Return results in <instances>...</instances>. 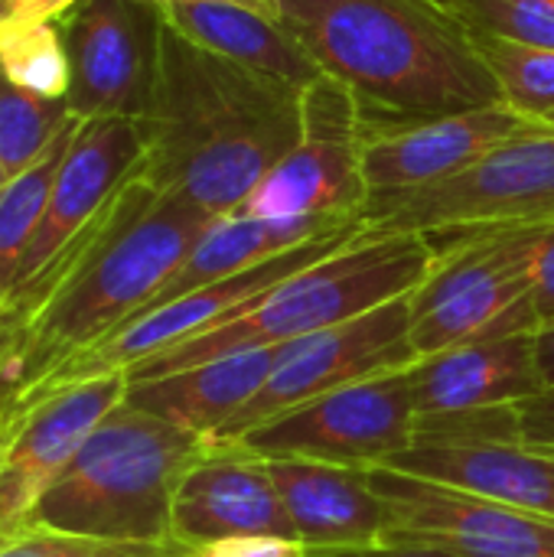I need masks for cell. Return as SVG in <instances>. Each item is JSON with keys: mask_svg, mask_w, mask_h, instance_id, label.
<instances>
[{"mask_svg": "<svg viewBox=\"0 0 554 557\" xmlns=\"http://www.w3.org/2000/svg\"><path fill=\"white\" fill-rule=\"evenodd\" d=\"M408 330H411V294L389 300L356 320L287 343L264 388L206 444L229 447L248 431L320 395H330L336 388H346L372 375L411 369L418 362V352L411 349Z\"/></svg>", "mask_w": 554, "mask_h": 557, "instance_id": "10", "label": "cell"}, {"mask_svg": "<svg viewBox=\"0 0 554 557\" xmlns=\"http://www.w3.org/2000/svg\"><path fill=\"white\" fill-rule=\"evenodd\" d=\"M366 202L359 101L343 82L320 75L300 95L297 144L235 215L359 222Z\"/></svg>", "mask_w": 554, "mask_h": 557, "instance_id": "7", "label": "cell"}, {"mask_svg": "<svg viewBox=\"0 0 554 557\" xmlns=\"http://www.w3.org/2000/svg\"><path fill=\"white\" fill-rule=\"evenodd\" d=\"M147 153L144 127L134 117L82 121L46 202L39 232L20 264L16 287L49 268V261L104 209V202L140 170ZM13 287V290H16Z\"/></svg>", "mask_w": 554, "mask_h": 557, "instance_id": "15", "label": "cell"}, {"mask_svg": "<svg viewBox=\"0 0 554 557\" xmlns=\"http://www.w3.org/2000/svg\"><path fill=\"white\" fill-rule=\"evenodd\" d=\"M160 7L167 23L186 39L245 69L281 78L294 88H307L323 75L300 39L274 13L219 0H176Z\"/></svg>", "mask_w": 554, "mask_h": 557, "instance_id": "20", "label": "cell"}, {"mask_svg": "<svg viewBox=\"0 0 554 557\" xmlns=\"http://www.w3.org/2000/svg\"><path fill=\"white\" fill-rule=\"evenodd\" d=\"M529 277H532V304H535L539 326L554 323V225L539 228L535 235Z\"/></svg>", "mask_w": 554, "mask_h": 557, "instance_id": "29", "label": "cell"}, {"mask_svg": "<svg viewBox=\"0 0 554 557\" xmlns=\"http://www.w3.org/2000/svg\"><path fill=\"white\" fill-rule=\"evenodd\" d=\"M415 424L411 375L398 369L297 405L238 437L235 447L261 460H313L369 470L408 450Z\"/></svg>", "mask_w": 554, "mask_h": 557, "instance_id": "8", "label": "cell"}, {"mask_svg": "<svg viewBox=\"0 0 554 557\" xmlns=\"http://www.w3.org/2000/svg\"><path fill=\"white\" fill-rule=\"evenodd\" d=\"M473 42L496 78L500 101L506 108L535 124L554 111V49L522 46L487 33H473Z\"/></svg>", "mask_w": 554, "mask_h": 557, "instance_id": "23", "label": "cell"}, {"mask_svg": "<svg viewBox=\"0 0 554 557\" xmlns=\"http://www.w3.org/2000/svg\"><path fill=\"white\" fill-rule=\"evenodd\" d=\"M75 114L62 98H42L7 78L0 69V163L7 176L23 173Z\"/></svg>", "mask_w": 554, "mask_h": 557, "instance_id": "24", "label": "cell"}, {"mask_svg": "<svg viewBox=\"0 0 554 557\" xmlns=\"http://www.w3.org/2000/svg\"><path fill=\"white\" fill-rule=\"evenodd\" d=\"M464 23L473 33L554 49V0H467Z\"/></svg>", "mask_w": 554, "mask_h": 557, "instance_id": "26", "label": "cell"}, {"mask_svg": "<svg viewBox=\"0 0 554 557\" xmlns=\"http://www.w3.org/2000/svg\"><path fill=\"white\" fill-rule=\"evenodd\" d=\"M82 127V117H72L52 144L29 163L23 173L10 176L0 193V304L13 294L20 264L39 232V222L46 215V202L56 183V173Z\"/></svg>", "mask_w": 554, "mask_h": 557, "instance_id": "22", "label": "cell"}, {"mask_svg": "<svg viewBox=\"0 0 554 557\" xmlns=\"http://www.w3.org/2000/svg\"><path fill=\"white\" fill-rule=\"evenodd\" d=\"M281 356L284 346L248 349L189 366L173 375L127 382L124 401L209 441L264 388Z\"/></svg>", "mask_w": 554, "mask_h": 557, "instance_id": "19", "label": "cell"}, {"mask_svg": "<svg viewBox=\"0 0 554 557\" xmlns=\"http://www.w3.org/2000/svg\"><path fill=\"white\" fill-rule=\"evenodd\" d=\"M519 117L503 101L398 124L362 127V176L369 196L434 186L473 166L496 144L519 134Z\"/></svg>", "mask_w": 554, "mask_h": 557, "instance_id": "14", "label": "cell"}, {"mask_svg": "<svg viewBox=\"0 0 554 557\" xmlns=\"http://www.w3.org/2000/svg\"><path fill=\"white\" fill-rule=\"evenodd\" d=\"M513 418H516L519 441L542 450H554V388H542L539 395L513 405Z\"/></svg>", "mask_w": 554, "mask_h": 557, "instance_id": "30", "label": "cell"}, {"mask_svg": "<svg viewBox=\"0 0 554 557\" xmlns=\"http://www.w3.org/2000/svg\"><path fill=\"white\" fill-rule=\"evenodd\" d=\"M539 124H549V127H554V111H549V114H545V117H542Z\"/></svg>", "mask_w": 554, "mask_h": 557, "instance_id": "37", "label": "cell"}, {"mask_svg": "<svg viewBox=\"0 0 554 557\" xmlns=\"http://www.w3.org/2000/svg\"><path fill=\"white\" fill-rule=\"evenodd\" d=\"M535 362H539L542 385L554 388V323L535 330Z\"/></svg>", "mask_w": 554, "mask_h": 557, "instance_id": "33", "label": "cell"}, {"mask_svg": "<svg viewBox=\"0 0 554 557\" xmlns=\"http://www.w3.org/2000/svg\"><path fill=\"white\" fill-rule=\"evenodd\" d=\"M304 545L297 539L281 535H248V539H222L202 548H189L186 557H304Z\"/></svg>", "mask_w": 554, "mask_h": 557, "instance_id": "28", "label": "cell"}, {"mask_svg": "<svg viewBox=\"0 0 554 557\" xmlns=\"http://www.w3.org/2000/svg\"><path fill=\"white\" fill-rule=\"evenodd\" d=\"M300 95L163 23L140 173L216 219L235 215L297 144Z\"/></svg>", "mask_w": 554, "mask_h": 557, "instance_id": "1", "label": "cell"}, {"mask_svg": "<svg viewBox=\"0 0 554 557\" xmlns=\"http://www.w3.org/2000/svg\"><path fill=\"white\" fill-rule=\"evenodd\" d=\"M418 418L509 408L539 395L535 333H516L421 356L411 369Z\"/></svg>", "mask_w": 554, "mask_h": 557, "instance_id": "17", "label": "cell"}, {"mask_svg": "<svg viewBox=\"0 0 554 557\" xmlns=\"http://www.w3.org/2000/svg\"><path fill=\"white\" fill-rule=\"evenodd\" d=\"M304 557H457L424 545H372V548H307Z\"/></svg>", "mask_w": 554, "mask_h": 557, "instance_id": "31", "label": "cell"}, {"mask_svg": "<svg viewBox=\"0 0 554 557\" xmlns=\"http://www.w3.org/2000/svg\"><path fill=\"white\" fill-rule=\"evenodd\" d=\"M535 235L539 228H509L444 242L428 238L438 264L411 294L408 330L418 359L539 330L529 277Z\"/></svg>", "mask_w": 554, "mask_h": 557, "instance_id": "6", "label": "cell"}, {"mask_svg": "<svg viewBox=\"0 0 554 557\" xmlns=\"http://www.w3.org/2000/svg\"><path fill=\"white\" fill-rule=\"evenodd\" d=\"M56 23L69 55V111L82 121H144L160 69L163 7L153 0H75Z\"/></svg>", "mask_w": 554, "mask_h": 557, "instance_id": "11", "label": "cell"}, {"mask_svg": "<svg viewBox=\"0 0 554 557\" xmlns=\"http://www.w3.org/2000/svg\"><path fill=\"white\" fill-rule=\"evenodd\" d=\"M75 0H0V26L26 20H59Z\"/></svg>", "mask_w": 554, "mask_h": 557, "instance_id": "32", "label": "cell"}, {"mask_svg": "<svg viewBox=\"0 0 554 557\" xmlns=\"http://www.w3.org/2000/svg\"><path fill=\"white\" fill-rule=\"evenodd\" d=\"M7 180H10V176H7V170H3V163H0V193H3V186H7Z\"/></svg>", "mask_w": 554, "mask_h": 557, "instance_id": "36", "label": "cell"}, {"mask_svg": "<svg viewBox=\"0 0 554 557\" xmlns=\"http://www.w3.org/2000/svg\"><path fill=\"white\" fill-rule=\"evenodd\" d=\"M362 222L431 242L554 225V127L532 121L451 180L369 196Z\"/></svg>", "mask_w": 554, "mask_h": 557, "instance_id": "5", "label": "cell"}, {"mask_svg": "<svg viewBox=\"0 0 554 557\" xmlns=\"http://www.w3.org/2000/svg\"><path fill=\"white\" fill-rule=\"evenodd\" d=\"M153 3H176V0H153ZM219 3H238V7H251V10H264V13H274L278 16L274 0H219Z\"/></svg>", "mask_w": 554, "mask_h": 557, "instance_id": "34", "label": "cell"}, {"mask_svg": "<svg viewBox=\"0 0 554 557\" xmlns=\"http://www.w3.org/2000/svg\"><path fill=\"white\" fill-rule=\"evenodd\" d=\"M323 75L343 82L362 127L500 101L470 26L434 0H274Z\"/></svg>", "mask_w": 554, "mask_h": 557, "instance_id": "2", "label": "cell"}, {"mask_svg": "<svg viewBox=\"0 0 554 557\" xmlns=\"http://www.w3.org/2000/svg\"><path fill=\"white\" fill-rule=\"evenodd\" d=\"M124 395L127 375L69 385L0 431V548L26 535V522L39 499Z\"/></svg>", "mask_w": 554, "mask_h": 557, "instance_id": "13", "label": "cell"}, {"mask_svg": "<svg viewBox=\"0 0 554 557\" xmlns=\"http://www.w3.org/2000/svg\"><path fill=\"white\" fill-rule=\"evenodd\" d=\"M0 69L20 88L62 98L69 95V55L56 20H26L0 26Z\"/></svg>", "mask_w": 554, "mask_h": 557, "instance_id": "25", "label": "cell"}, {"mask_svg": "<svg viewBox=\"0 0 554 557\" xmlns=\"http://www.w3.org/2000/svg\"><path fill=\"white\" fill-rule=\"evenodd\" d=\"M206 437L121 401L33 509L26 532L170 545L173 496Z\"/></svg>", "mask_w": 554, "mask_h": 557, "instance_id": "4", "label": "cell"}, {"mask_svg": "<svg viewBox=\"0 0 554 557\" xmlns=\"http://www.w3.org/2000/svg\"><path fill=\"white\" fill-rule=\"evenodd\" d=\"M304 548H372L389 539V506L362 470L313 460H264Z\"/></svg>", "mask_w": 554, "mask_h": 557, "instance_id": "18", "label": "cell"}, {"mask_svg": "<svg viewBox=\"0 0 554 557\" xmlns=\"http://www.w3.org/2000/svg\"><path fill=\"white\" fill-rule=\"evenodd\" d=\"M362 222V219H359ZM353 222H320V219H248V215H225L209 225V232L196 242L186 261L173 271V277L150 297L147 307L170 304L189 290L248 271L268 258H278L297 245H307L320 235H330ZM144 307V310H147ZM140 313V310H137Z\"/></svg>", "mask_w": 554, "mask_h": 557, "instance_id": "21", "label": "cell"}, {"mask_svg": "<svg viewBox=\"0 0 554 557\" xmlns=\"http://www.w3.org/2000/svg\"><path fill=\"white\" fill-rule=\"evenodd\" d=\"M434 264L438 251L424 235H382L366 228L336 255L264 290L242 313L134 366L124 375L127 382L160 379L222 356L297 343L310 333L330 330L389 300L415 294Z\"/></svg>", "mask_w": 554, "mask_h": 557, "instance_id": "3", "label": "cell"}, {"mask_svg": "<svg viewBox=\"0 0 554 557\" xmlns=\"http://www.w3.org/2000/svg\"><path fill=\"white\" fill-rule=\"evenodd\" d=\"M434 3H441L444 10H451L454 16H460V20H464V3H467V0H434Z\"/></svg>", "mask_w": 554, "mask_h": 557, "instance_id": "35", "label": "cell"}, {"mask_svg": "<svg viewBox=\"0 0 554 557\" xmlns=\"http://www.w3.org/2000/svg\"><path fill=\"white\" fill-rule=\"evenodd\" d=\"M382 467L554 519V450L516 437L513 405L418 418L411 447Z\"/></svg>", "mask_w": 554, "mask_h": 557, "instance_id": "9", "label": "cell"}, {"mask_svg": "<svg viewBox=\"0 0 554 557\" xmlns=\"http://www.w3.org/2000/svg\"><path fill=\"white\" fill-rule=\"evenodd\" d=\"M189 548L170 545H137V542H98L78 535L26 532L23 539L0 548V557H186Z\"/></svg>", "mask_w": 554, "mask_h": 557, "instance_id": "27", "label": "cell"}, {"mask_svg": "<svg viewBox=\"0 0 554 557\" xmlns=\"http://www.w3.org/2000/svg\"><path fill=\"white\" fill-rule=\"evenodd\" d=\"M362 473L389 506L385 545H424L457 557H554V519L389 467Z\"/></svg>", "mask_w": 554, "mask_h": 557, "instance_id": "12", "label": "cell"}, {"mask_svg": "<svg viewBox=\"0 0 554 557\" xmlns=\"http://www.w3.org/2000/svg\"><path fill=\"white\" fill-rule=\"evenodd\" d=\"M170 532L183 548L248 535L294 539L268 463L235 444H206V454L183 473L173 496Z\"/></svg>", "mask_w": 554, "mask_h": 557, "instance_id": "16", "label": "cell"}]
</instances>
